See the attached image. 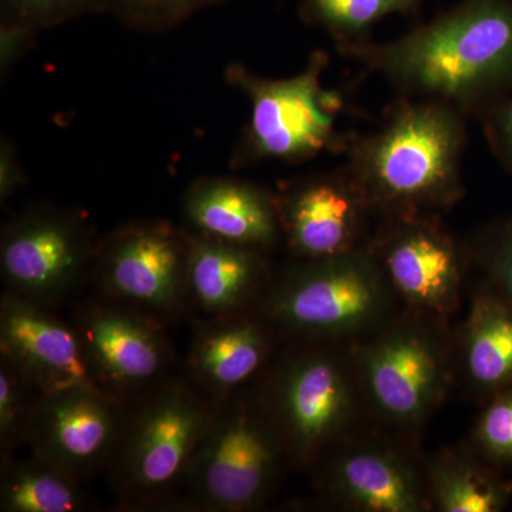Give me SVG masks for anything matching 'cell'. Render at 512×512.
<instances>
[{"label":"cell","instance_id":"6da1fadb","mask_svg":"<svg viewBox=\"0 0 512 512\" xmlns=\"http://www.w3.org/2000/svg\"><path fill=\"white\" fill-rule=\"evenodd\" d=\"M336 47L409 97L466 111L512 80V0H461L392 42Z\"/></svg>","mask_w":512,"mask_h":512},{"label":"cell","instance_id":"7a4b0ae2","mask_svg":"<svg viewBox=\"0 0 512 512\" xmlns=\"http://www.w3.org/2000/svg\"><path fill=\"white\" fill-rule=\"evenodd\" d=\"M464 111L407 97L379 130L352 141L348 171L386 218L440 215L463 195Z\"/></svg>","mask_w":512,"mask_h":512},{"label":"cell","instance_id":"3957f363","mask_svg":"<svg viewBox=\"0 0 512 512\" xmlns=\"http://www.w3.org/2000/svg\"><path fill=\"white\" fill-rule=\"evenodd\" d=\"M218 400L187 376L168 375L127 403L107 476L117 507L175 510Z\"/></svg>","mask_w":512,"mask_h":512},{"label":"cell","instance_id":"277c9868","mask_svg":"<svg viewBox=\"0 0 512 512\" xmlns=\"http://www.w3.org/2000/svg\"><path fill=\"white\" fill-rule=\"evenodd\" d=\"M285 461L286 448L259 393L229 394L218 400L175 510H256L274 491Z\"/></svg>","mask_w":512,"mask_h":512},{"label":"cell","instance_id":"5b68a950","mask_svg":"<svg viewBox=\"0 0 512 512\" xmlns=\"http://www.w3.org/2000/svg\"><path fill=\"white\" fill-rule=\"evenodd\" d=\"M328 64L329 56L316 50L301 73L286 79H268L245 64H229L225 79L251 104L232 167L264 161L301 163L346 146L348 141L339 131L343 101L338 92L323 86Z\"/></svg>","mask_w":512,"mask_h":512},{"label":"cell","instance_id":"8992f818","mask_svg":"<svg viewBox=\"0 0 512 512\" xmlns=\"http://www.w3.org/2000/svg\"><path fill=\"white\" fill-rule=\"evenodd\" d=\"M390 291L367 244L332 258L299 261L271 282L255 309L289 335L329 342L376 325L389 308Z\"/></svg>","mask_w":512,"mask_h":512},{"label":"cell","instance_id":"52a82bcc","mask_svg":"<svg viewBox=\"0 0 512 512\" xmlns=\"http://www.w3.org/2000/svg\"><path fill=\"white\" fill-rule=\"evenodd\" d=\"M274 367L259 392L289 463L306 468L345 436L356 409L348 360L322 340H305Z\"/></svg>","mask_w":512,"mask_h":512},{"label":"cell","instance_id":"ba28073f","mask_svg":"<svg viewBox=\"0 0 512 512\" xmlns=\"http://www.w3.org/2000/svg\"><path fill=\"white\" fill-rule=\"evenodd\" d=\"M187 266V229L140 220L100 239L92 274L103 296L165 322L187 311Z\"/></svg>","mask_w":512,"mask_h":512},{"label":"cell","instance_id":"9c48e42d","mask_svg":"<svg viewBox=\"0 0 512 512\" xmlns=\"http://www.w3.org/2000/svg\"><path fill=\"white\" fill-rule=\"evenodd\" d=\"M97 244L87 222L74 212L52 205L18 212L0 237L6 291L52 308L92 271Z\"/></svg>","mask_w":512,"mask_h":512},{"label":"cell","instance_id":"30bf717a","mask_svg":"<svg viewBox=\"0 0 512 512\" xmlns=\"http://www.w3.org/2000/svg\"><path fill=\"white\" fill-rule=\"evenodd\" d=\"M356 370L373 410L402 429L426 423L450 382L446 346L416 320L396 323L366 343L356 357Z\"/></svg>","mask_w":512,"mask_h":512},{"label":"cell","instance_id":"8fae6325","mask_svg":"<svg viewBox=\"0 0 512 512\" xmlns=\"http://www.w3.org/2000/svg\"><path fill=\"white\" fill-rule=\"evenodd\" d=\"M73 325L97 382L120 402L170 375L173 348L160 319L103 296L82 306Z\"/></svg>","mask_w":512,"mask_h":512},{"label":"cell","instance_id":"7c38bea8","mask_svg":"<svg viewBox=\"0 0 512 512\" xmlns=\"http://www.w3.org/2000/svg\"><path fill=\"white\" fill-rule=\"evenodd\" d=\"M369 244L392 291L417 312L441 318L457 308L464 254L440 215L386 218Z\"/></svg>","mask_w":512,"mask_h":512},{"label":"cell","instance_id":"4fadbf2b","mask_svg":"<svg viewBox=\"0 0 512 512\" xmlns=\"http://www.w3.org/2000/svg\"><path fill=\"white\" fill-rule=\"evenodd\" d=\"M276 195L282 239L299 261H318L365 247L373 208L343 168L293 178Z\"/></svg>","mask_w":512,"mask_h":512},{"label":"cell","instance_id":"5bb4252c","mask_svg":"<svg viewBox=\"0 0 512 512\" xmlns=\"http://www.w3.org/2000/svg\"><path fill=\"white\" fill-rule=\"evenodd\" d=\"M126 406L97 390L42 394L26 446L30 453L84 483L109 467L123 429Z\"/></svg>","mask_w":512,"mask_h":512},{"label":"cell","instance_id":"9a60e30c","mask_svg":"<svg viewBox=\"0 0 512 512\" xmlns=\"http://www.w3.org/2000/svg\"><path fill=\"white\" fill-rule=\"evenodd\" d=\"M0 353L42 394L69 389L107 393L94 376L76 326L57 318L52 308L8 291L0 301Z\"/></svg>","mask_w":512,"mask_h":512},{"label":"cell","instance_id":"2e32d148","mask_svg":"<svg viewBox=\"0 0 512 512\" xmlns=\"http://www.w3.org/2000/svg\"><path fill=\"white\" fill-rule=\"evenodd\" d=\"M274 329L258 309L205 318L192 338L185 376L215 400L244 390L271 359Z\"/></svg>","mask_w":512,"mask_h":512},{"label":"cell","instance_id":"e0dca14e","mask_svg":"<svg viewBox=\"0 0 512 512\" xmlns=\"http://www.w3.org/2000/svg\"><path fill=\"white\" fill-rule=\"evenodd\" d=\"M320 488L336 503L367 512L430 510L427 478L393 448L363 444L333 454Z\"/></svg>","mask_w":512,"mask_h":512},{"label":"cell","instance_id":"ac0fdd59","mask_svg":"<svg viewBox=\"0 0 512 512\" xmlns=\"http://www.w3.org/2000/svg\"><path fill=\"white\" fill-rule=\"evenodd\" d=\"M188 231L268 254L282 238L275 192L234 177H202L185 192Z\"/></svg>","mask_w":512,"mask_h":512},{"label":"cell","instance_id":"d6986e66","mask_svg":"<svg viewBox=\"0 0 512 512\" xmlns=\"http://www.w3.org/2000/svg\"><path fill=\"white\" fill-rule=\"evenodd\" d=\"M187 232L188 306L205 318L255 309L272 282L266 252Z\"/></svg>","mask_w":512,"mask_h":512},{"label":"cell","instance_id":"ffe728a7","mask_svg":"<svg viewBox=\"0 0 512 512\" xmlns=\"http://www.w3.org/2000/svg\"><path fill=\"white\" fill-rule=\"evenodd\" d=\"M463 353L467 382L478 396L490 400L512 386V303L491 284L471 303Z\"/></svg>","mask_w":512,"mask_h":512},{"label":"cell","instance_id":"44dd1931","mask_svg":"<svg viewBox=\"0 0 512 512\" xmlns=\"http://www.w3.org/2000/svg\"><path fill=\"white\" fill-rule=\"evenodd\" d=\"M431 503L443 512H498L512 497V481L473 453L441 451L427 467Z\"/></svg>","mask_w":512,"mask_h":512},{"label":"cell","instance_id":"7402d4cb","mask_svg":"<svg viewBox=\"0 0 512 512\" xmlns=\"http://www.w3.org/2000/svg\"><path fill=\"white\" fill-rule=\"evenodd\" d=\"M82 481L30 453L0 466V511L79 512L92 507Z\"/></svg>","mask_w":512,"mask_h":512},{"label":"cell","instance_id":"603a6c76","mask_svg":"<svg viewBox=\"0 0 512 512\" xmlns=\"http://www.w3.org/2000/svg\"><path fill=\"white\" fill-rule=\"evenodd\" d=\"M424 0H301L298 15L303 23L320 28L336 42H365L377 23L387 16H410Z\"/></svg>","mask_w":512,"mask_h":512},{"label":"cell","instance_id":"cb8c5ba5","mask_svg":"<svg viewBox=\"0 0 512 512\" xmlns=\"http://www.w3.org/2000/svg\"><path fill=\"white\" fill-rule=\"evenodd\" d=\"M42 392L8 356L0 353V466L28 441Z\"/></svg>","mask_w":512,"mask_h":512},{"label":"cell","instance_id":"d4e9b609","mask_svg":"<svg viewBox=\"0 0 512 512\" xmlns=\"http://www.w3.org/2000/svg\"><path fill=\"white\" fill-rule=\"evenodd\" d=\"M229 0H107L106 15L138 33H165L180 28L204 10Z\"/></svg>","mask_w":512,"mask_h":512},{"label":"cell","instance_id":"484cf974","mask_svg":"<svg viewBox=\"0 0 512 512\" xmlns=\"http://www.w3.org/2000/svg\"><path fill=\"white\" fill-rule=\"evenodd\" d=\"M107 0H0V25L39 36L45 30L89 15H106Z\"/></svg>","mask_w":512,"mask_h":512},{"label":"cell","instance_id":"4316f807","mask_svg":"<svg viewBox=\"0 0 512 512\" xmlns=\"http://www.w3.org/2000/svg\"><path fill=\"white\" fill-rule=\"evenodd\" d=\"M473 453L501 473H512V386L490 400L474 426Z\"/></svg>","mask_w":512,"mask_h":512},{"label":"cell","instance_id":"83f0119b","mask_svg":"<svg viewBox=\"0 0 512 512\" xmlns=\"http://www.w3.org/2000/svg\"><path fill=\"white\" fill-rule=\"evenodd\" d=\"M478 258L490 284L512 303V221L500 222L485 232Z\"/></svg>","mask_w":512,"mask_h":512},{"label":"cell","instance_id":"f1b7e54d","mask_svg":"<svg viewBox=\"0 0 512 512\" xmlns=\"http://www.w3.org/2000/svg\"><path fill=\"white\" fill-rule=\"evenodd\" d=\"M37 35L13 25H0V76L8 79L13 67L35 45Z\"/></svg>","mask_w":512,"mask_h":512},{"label":"cell","instance_id":"f546056e","mask_svg":"<svg viewBox=\"0 0 512 512\" xmlns=\"http://www.w3.org/2000/svg\"><path fill=\"white\" fill-rule=\"evenodd\" d=\"M25 170L19 160L18 148L9 137L0 140V201L5 204L13 195L25 187Z\"/></svg>","mask_w":512,"mask_h":512},{"label":"cell","instance_id":"4dcf8cb0","mask_svg":"<svg viewBox=\"0 0 512 512\" xmlns=\"http://www.w3.org/2000/svg\"><path fill=\"white\" fill-rule=\"evenodd\" d=\"M490 136L501 156L512 163V97L494 111Z\"/></svg>","mask_w":512,"mask_h":512}]
</instances>
